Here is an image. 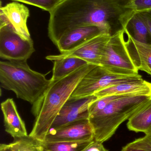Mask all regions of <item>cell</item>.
<instances>
[{"label":"cell","mask_w":151,"mask_h":151,"mask_svg":"<svg viewBox=\"0 0 151 151\" xmlns=\"http://www.w3.org/2000/svg\"><path fill=\"white\" fill-rule=\"evenodd\" d=\"M96 66L87 64L65 77L52 81L40 98L32 105L31 111L35 120L29 134L30 136L43 142L59 111L81 80Z\"/></svg>","instance_id":"obj_1"},{"label":"cell","mask_w":151,"mask_h":151,"mask_svg":"<svg viewBox=\"0 0 151 151\" xmlns=\"http://www.w3.org/2000/svg\"><path fill=\"white\" fill-rule=\"evenodd\" d=\"M46 75L31 69L27 61L0 62V82L2 88L12 91L17 97L33 105L51 84Z\"/></svg>","instance_id":"obj_2"},{"label":"cell","mask_w":151,"mask_h":151,"mask_svg":"<svg viewBox=\"0 0 151 151\" xmlns=\"http://www.w3.org/2000/svg\"><path fill=\"white\" fill-rule=\"evenodd\" d=\"M151 96L125 95L113 100L103 110L89 118L95 141L104 142L113 136L121 124L128 120Z\"/></svg>","instance_id":"obj_3"},{"label":"cell","mask_w":151,"mask_h":151,"mask_svg":"<svg viewBox=\"0 0 151 151\" xmlns=\"http://www.w3.org/2000/svg\"><path fill=\"white\" fill-rule=\"evenodd\" d=\"M125 35L123 29L111 36L103 50L100 65L117 74L137 75L138 70L126 47Z\"/></svg>","instance_id":"obj_4"},{"label":"cell","mask_w":151,"mask_h":151,"mask_svg":"<svg viewBox=\"0 0 151 151\" xmlns=\"http://www.w3.org/2000/svg\"><path fill=\"white\" fill-rule=\"evenodd\" d=\"M143 79L142 76L122 75L113 73L101 65H97L81 80L71 97L78 99L93 96L96 92L110 86Z\"/></svg>","instance_id":"obj_5"},{"label":"cell","mask_w":151,"mask_h":151,"mask_svg":"<svg viewBox=\"0 0 151 151\" xmlns=\"http://www.w3.org/2000/svg\"><path fill=\"white\" fill-rule=\"evenodd\" d=\"M35 51L33 40L23 39L8 26L0 27V57L7 61H27Z\"/></svg>","instance_id":"obj_6"},{"label":"cell","mask_w":151,"mask_h":151,"mask_svg":"<svg viewBox=\"0 0 151 151\" xmlns=\"http://www.w3.org/2000/svg\"><path fill=\"white\" fill-rule=\"evenodd\" d=\"M111 36L108 34H100L84 42L72 50L58 55L48 56L46 58L52 61L57 58L73 57L82 59L88 64L100 65L103 50Z\"/></svg>","instance_id":"obj_7"},{"label":"cell","mask_w":151,"mask_h":151,"mask_svg":"<svg viewBox=\"0 0 151 151\" xmlns=\"http://www.w3.org/2000/svg\"><path fill=\"white\" fill-rule=\"evenodd\" d=\"M95 139L94 130L89 119L72 122L57 129H51L45 137V142H91Z\"/></svg>","instance_id":"obj_8"},{"label":"cell","mask_w":151,"mask_h":151,"mask_svg":"<svg viewBox=\"0 0 151 151\" xmlns=\"http://www.w3.org/2000/svg\"><path fill=\"white\" fill-rule=\"evenodd\" d=\"M97 99L94 96L78 99L70 97L59 111L50 129H57L77 121L89 119L90 105Z\"/></svg>","instance_id":"obj_9"},{"label":"cell","mask_w":151,"mask_h":151,"mask_svg":"<svg viewBox=\"0 0 151 151\" xmlns=\"http://www.w3.org/2000/svg\"><path fill=\"white\" fill-rule=\"evenodd\" d=\"M28 8L16 2L7 4L0 9V27L8 26L26 40H32L27 25L29 17Z\"/></svg>","instance_id":"obj_10"},{"label":"cell","mask_w":151,"mask_h":151,"mask_svg":"<svg viewBox=\"0 0 151 151\" xmlns=\"http://www.w3.org/2000/svg\"><path fill=\"white\" fill-rule=\"evenodd\" d=\"M126 45L131 60L138 70L151 76V44L140 42L134 39L125 28Z\"/></svg>","instance_id":"obj_11"},{"label":"cell","mask_w":151,"mask_h":151,"mask_svg":"<svg viewBox=\"0 0 151 151\" xmlns=\"http://www.w3.org/2000/svg\"><path fill=\"white\" fill-rule=\"evenodd\" d=\"M103 33L96 26L82 27L72 29L62 35L56 44L60 53L73 49L90 38Z\"/></svg>","instance_id":"obj_12"},{"label":"cell","mask_w":151,"mask_h":151,"mask_svg":"<svg viewBox=\"0 0 151 151\" xmlns=\"http://www.w3.org/2000/svg\"><path fill=\"white\" fill-rule=\"evenodd\" d=\"M5 131L14 138L27 135L25 122L20 117L15 102L9 98L1 104Z\"/></svg>","instance_id":"obj_13"},{"label":"cell","mask_w":151,"mask_h":151,"mask_svg":"<svg viewBox=\"0 0 151 151\" xmlns=\"http://www.w3.org/2000/svg\"><path fill=\"white\" fill-rule=\"evenodd\" d=\"M112 95L151 96V83L143 79L136 81L119 83L99 91L93 96L99 98Z\"/></svg>","instance_id":"obj_14"},{"label":"cell","mask_w":151,"mask_h":151,"mask_svg":"<svg viewBox=\"0 0 151 151\" xmlns=\"http://www.w3.org/2000/svg\"><path fill=\"white\" fill-rule=\"evenodd\" d=\"M127 127L130 131L151 134V97L129 119Z\"/></svg>","instance_id":"obj_15"},{"label":"cell","mask_w":151,"mask_h":151,"mask_svg":"<svg viewBox=\"0 0 151 151\" xmlns=\"http://www.w3.org/2000/svg\"><path fill=\"white\" fill-rule=\"evenodd\" d=\"M51 79L56 81L65 77L88 63L78 58L66 57L54 59Z\"/></svg>","instance_id":"obj_16"},{"label":"cell","mask_w":151,"mask_h":151,"mask_svg":"<svg viewBox=\"0 0 151 151\" xmlns=\"http://www.w3.org/2000/svg\"><path fill=\"white\" fill-rule=\"evenodd\" d=\"M126 29L135 40L140 42L150 43L149 40L151 39L149 31L145 23L137 12H135Z\"/></svg>","instance_id":"obj_17"},{"label":"cell","mask_w":151,"mask_h":151,"mask_svg":"<svg viewBox=\"0 0 151 151\" xmlns=\"http://www.w3.org/2000/svg\"><path fill=\"white\" fill-rule=\"evenodd\" d=\"M93 141L75 142H42V151H84Z\"/></svg>","instance_id":"obj_18"},{"label":"cell","mask_w":151,"mask_h":151,"mask_svg":"<svg viewBox=\"0 0 151 151\" xmlns=\"http://www.w3.org/2000/svg\"><path fill=\"white\" fill-rule=\"evenodd\" d=\"M42 142L29 135L14 138L8 146L12 151H42Z\"/></svg>","instance_id":"obj_19"},{"label":"cell","mask_w":151,"mask_h":151,"mask_svg":"<svg viewBox=\"0 0 151 151\" xmlns=\"http://www.w3.org/2000/svg\"><path fill=\"white\" fill-rule=\"evenodd\" d=\"M125 95H112L97 99L90 105L88 111L89 116L103 110L113 100Z\"/></svg>","instance_id":"obj_20"},{"label":"cell","mask_w":151,"mask_h":151,"mask_svg":"<svg viewBox=\"0 0 151 151\" xmlns=\"http://www.w3.org/2000/svg\"><path fill=\"white\" fill-rule=\"evenodd\" d=\"M21 2L26 4L33 5L49 12L60 1L59 0H11Z\"/></svg>","instance_id":"obj_21"},{"label":"cell","mask_w":151,"mask_h":151,"mask_svg":"<svg viewBox=\"0 0 151 151\" xmlns=\"http://www.w3.org/2000/svg\"><path fill=\"white\" fill-rule=\"evenodd\" d=\"M131 147L147 151H151V134H146L144 137L136 139L128 144Z\"/></svg>","instance_id":"obj_22"},{"label":"cell","mask_w":151,"mask_h":151,"mask_svg":"<svg viewBox=\"0 0 151 151\" xmlns=\"http://www.w3.org/2000/svg\"><path fill=\"white\" fill-rule=\"evenodd\" d=\"M135 12L151 9V0H130Z\"/></svg>","instance_id":"obj_23"},{"label":"cell","mask_w":151,"mask_h":151,"mask_svg":"<svg viewBox=\"0 0 151 151\" xmlns=\"http://www.w3.org/2000/svg\"><path fill=\"white\" fill-rule=\"evenodd\" d=\"M136 12L138 13L143 21L145 23L151 39V9Z\"/></svg>","instance_id":"obj_24"},{"label":"cell","mask_w":151,"mask_h":151,"mask_svg":"<svg viewBox=\"0 0 151 151\" xmlns=\"http://www.w3.org/2000/svg\"><path fill=\"white\" fill-rule=\"evenodd\" d=\"M84 151H108L103 145V143L93 141Z\"/></svg>","instance_id":"obj_25"},{"label":"cell","mask_w":151,"mask_h":151,"mask_svg":"<svg viewBox=\"0 0 151 151\" xmlns=\"http://www.w3.org/2000/svg\"><path fill=\"white\" fill-rule=\"evenodd\" d=\"M121 151H147L141 149H137L134 147H131L129 146L128 145H127L126 146H124L122 148Z\"/></svg>","instance_id":"obj_26"},{"label":"cell","mask_w":151,"mask_h":151,"mask_svg":"<svg viewBox=\"0 0 151 151\" xmlns=\"http://www.w3.org/2000/svg\"><path fill=\"white\" fill-rule=\"evenodd\" d=\"M0 151H12L8 145L1 144L0 145Z\"/></svg>","instance_id":"obj_27"},{"label":"cell","mask_w":151,"mask_h":151,"mask_svg":"<svg viewBox=\"0 0 151 151\" xmlns=\"http://www.w3.org/2000/svg\"><path fill=\"white\" fill-rule=\"evenodd\" d=\"M59 1H61V0H59Z\"/></svg>","instance_id":"obj_28"}]
</instances>
